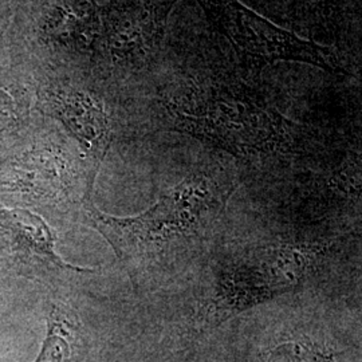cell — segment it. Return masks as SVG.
Returning <instances> with one entry per match:
<instances>
[{"instance_id": "5b68a950", "label": "cell", "mask_w": 362, "mask_h": 362, "mask_svg": "<svg viewBox=\"0 0 362 362\" xmlns=\"http://www.w3.org/2000/svg\"><path fill=\"white\" fill-rule=\"evenodd\" d=\"M0 270L30 279L57 272L91 274L65 262L57 254L49 224L27 209L0 207Z\"/></svg>"}, {"instance_id": "6da1fadb", "label": "cell", "mask_w": 362, "mask_h": 362, "mask_svg": "<svg viewBox=\"0 0 362 362\" xmlns=\"http://www.w3.org/2000/svg\"><path fill=\"white\" fill-rule=\"evenodd\" d=\"M223 192L207 176L194 175L141 214L116 218L93 202V182L82 202L91 226L104 236L134 279L151 260L199 236L223 207Z\"/></svg>"}, {"instance_id": "30bf717a", "label": "cell", "mask_w": 362, "mask_h": 362, "mask_svg": "<svg viewBox=\"0 0 362 362\" xmlns=\"http://www.w3.org/2000/svg\"><path fill=\"white\" fill-rule=\"evenodd\" d=\"M270 362H321V358L315 350L300 344H290L275 350Z\"/></svg>"}, {"instance_id": "52a82bcc", "label": "cell", "mask_w": 362, "mask_h": 362, "mask_svg": "<svg viewBox=\"0 0 362 362\" xmlns=\"http://www.w3.org/2000/svg\"><path fill=\"white\" fill-rule=\"evenodd\" d=\"M58 112L88 153L101 161L109 146V122L103 107L83 93H69L58 98Z\"/></svg>"}, {"instance_id": "277c9868", "label": "cell", "mask_w": 362, "mask_h": 362, "mask_svg": "<svg viewBox=\"0 0 362 362\" xmlns=\"http://www.w3.org/2000/svg\"><path fill=\"white\" fill-rule=\"evenodd\" d=\"M310 255L296 247H272L233 263L220 275L214 303L230 315L294 290L305 278Z\"/></svg>"}, {"instance_id": "8992f818", "label": "cell", "mask_w": 362, "mask_h": 362, "mask_svg": "<svg viewBox=\"0 0 362 362\" xmlns=\"http://www.w3.org/2000/svg\"><path fill=\"white\" fill-rule=\"evenodd\" d=\"M176 0H129L112 25L110 47L117 59L144 64L153 57Z\"/></svg>"}, {"instance_id": "ba28073f", "label": "cell", "mask_w": 362, "mask_h": 362, "mask_svg": "<svg viewBox=\"0 0 362 362\" xmlns=\"http://www.w3.org/2000/svg\"><path fill=\"white\" fill-rule=\"evenodd\" d=\"M54 31L62 43L76 47H88L97 35L98 16L89 3L59 8Z\"/></svg>"}, {"instance_id": "3957f363", "label": "cell", "mask_w": 362, "mask_h": 362, "mask_svg": "<svg viewBox=\"0 0 362 362\" xmlns=\"http://www.w3.org/2000/svg\"><path fill=\"white\" fill-rule=\"evenodd\" d=\"M197 1L235 50L255 62H302L333 73L342 71L330 49L274 25L240 0Z\"/></svg>"}, {"instance_id": "7a4b0ae2", "label": "cell", "mask_w": 362, "mask_h": 362, "mask_svg": "<svg viewBox=\"0 0 362 362\" xmlns=\"http://www.w3.org/2000/svg\"><path fill=\"white\" fill-rule=\"evenodd\" d=\"M176 127L233 153H270L290 145L288 124L243 85H196L168 104Z\"/></svg>"}, {"instance_id": "9c48e42d", "label": "cell", "mask_w": 362, "mask_h": 362, "mask_svg": "<svg viewBox=\"0 0 362 362\" xmlns=\"http://www.w3.org/2000/svg\"><path fill=\"white\" fill-rule=\"evenodd\" d=\"M74 321L65 309L52 308L49 318V332L42 350L34 362H74L73 330Z\"/></svg>"}]
</instances>
